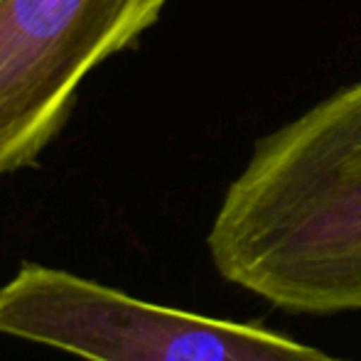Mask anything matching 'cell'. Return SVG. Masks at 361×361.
Wrapping results in <instances>:
<instances>
[{
	"label": "cell",
	"instance_id": "1",
	"mask_svg": "<svg viewBox=\"0 0 361 361\" xmlns=\"http://www.w3.org/2000/svg\"><path fill=\"white\" fill-rule=\"evenodd\" d=\"M207 248L224 281L283 312H361V79L258 140Z\"/></svg>",
	"mask_w": 361,
	"mask_h": 361
},
{
	"label": "cell",
	"instance_id": "2",
	"mask_svg": "<svg viewBox=\"0 0 361 361\" xmlns=\"http://www.w3.org/2000/svg\"><path fill=\"white\" fill-rule=\"evenodd\" d=\"M0 334L86 361H347L258 324L147 302L39 263H23L0 288Z\"/></svg>",
	"mask_w": 361,
	"mask_h": 361
},
{
	"label": "cell",
	"instance_id": "3",
	"mask_svg": "<svg viewBox=\"0 0 361 361\" xmlns=\"http://www.w3.org/2000/svg\"><path fill=\"white\" fill-rule=\"evenodd\" d=\"M167 0H0V180L62 133L79 86L157 23Z\"/></svg>",
	"mask_w": 361,
	"mask_h": 361
}]
</instances>
